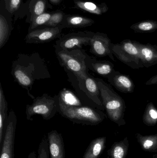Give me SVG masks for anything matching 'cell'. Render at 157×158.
<instances>
[{"instance_id": "1", "label": "cell", "mask_w": 157, "mask_h": 158, "mask_svg": "<svg viewBox=\"0 0 157 158\" xmlns=\"http://www.w3.org/2000/svg\"><path fill=\"white\" fill-rule=\"evenodd\" d=\"M11 74L16 82L27 90L29 95L32 98L34 97L29 91L35 81L51 77L45 61L38 53L19 54L13 63Z\"/></svg>"}, {"instance_id": "2", "label": "cell", "mask_w": 157, "mask_h": 158, "mask_svg": "<svg viewBox=\"0 0 157 158\" xmlns=\"http://www.w3.org/2000/svg\"><path fill=\"white\" fill-rule=\"evenodd\" d=\"M96 79L108 117L119 126L125 125L124 118L126 107L124 100L108 84L101 79Z\"/></svg>"}, {"instance_id": "3", "label": "cell", "mask_w": 157, "mask_h": 158, "mask_svg": "<svg viewBox=\"0 0 157 158\" xmlns=\"http://www.w3.org/2000/svg\"><path fill=\"white\" fill-rule=\"evenodd\" d=\"M59 99V98H58ZM65 118L74 123L96 125L104 121L106 115L100 110L88 106H69L59 101V110Z\"/></svg>"}, {"instance_id": "4", "label": "cell", "mask_w": 157, "mask_h": 158, "mask_svg": "<svg viewBox=\"0 0 157 158\" xmlns=\"http://www.w3.org/2000/svg\"><path fill=\"white\" fill-rule=\"evenodd\" d=\"M55 53L61 65L73 73L78 80H84L87 77L88 68L85 63L87 54L84 51L55 48Z\"/></svg>"}, {"instance_id": "5", "label": "cell", "mask_w": 157, "mask_h": 158, "mask_svg": "<svg viewBox=\"0 0 157 158\" xmlns=\"http://www.w3.org/2000/svg\"><path fill=\"white\" fill-rule=\"evenodd\" d=\"M139 42L125 40L119 44H112V54L117 59L133 69L144 67L140 56Z\"/></svg>"}, {"instance_id": "6", "label": "cell", "mask_w": 157, "mask_h": 158, "mask_svg": "<svg viewBox=\"0 0 157 158\" xmlns=\"http://www.w3.org/2000/svg\"><path fill=\"white\" fill-rule=\"evenodd\" d=\"M59 110L58 97H52L47 94L41 97L36 98L31 105L26 107V118L31 120V117L35 115H40L44 119L48 120L53 118Z\"/></svg>"}, {"instance_id": "7", "label": "cell", "mask_w": 157, "mask_h": 158, "mask_svg": "<svg viewBox=\"0 0 157 158\" xmlns=\"http://www.w3.org/2000/svg\"><path fill=\"white\" fill-rule=\"evenodd\" d=\"M94 33L90 31L69 33L56 41L55 48L67 50L82 49L83 46L90 45Z\"/></svg>"}, {"instance_id": "8", "label": "cell", "mask_w": 157, "mask_h": 158, "mask_svg": "<svg viewBox=\"0 0 157 158\" xmlns=\"http://www.w3.org/2000/svg\"><path fill=\"white\" fill-rule=\"evenodd\" d=\"M17 123L15 113L9 112L6 121V129L0 158H14V143Z\"/></svg>"}, {"instance_id": "9", "label": "cell", "mask_w": 157, "mask_h": 158, "mask_svg": "<svg viewBox=\"0 0 157 158\" xmlns=\"http://www.w3.org/2000/svg\"><path fill=\"white\" fill-rule=\"evenodd\" d=\"M63 27H56L35 29L29 31L25 38L27 44H42L49 42L61 36Z\"/></svg>"}, {"instance_id": "10", "label": "cell", "mask_w": 157, "mask_h": 158, "mask_svg": "<svg viewBox=\"0 0 157 158\" xmlns=\"http://www.w3.org/2000/svg\"><path fill=\"white\" fill-rule=\"evenodd\" d=\"M112 43L107 34L100 32L94 33L90 41V52L98 57L108 56L115 61L111 46Z\"/></svg>"}, {"instance_id": "11", "label": "cell", "mask_w": 157, "mask_h": 158, "mask_svg": "<svg viewBox=\"0 0 157 158\" xmlns=\"http://www.w3.org/2000/svg\"><path fill=\"white\" fill-rule=\"evenodd\" d=\"M107 79L111 85L121 93L131 94L134 92V83L128 75L114 70Z\"/></svg>"}, {"instance_id": "12", "label": "cell", "mask_w": 157, "mask_h": 158, "mask_svg": "<svg viewBox=\"0 0 157 158\" xmlns=\"http://www.w3.org/2000/svg\"><path fill=\"white\" fill-rule=\"evenodd\" d=\"M85 63L88 69L106 78L115 70L114 64L110 61L97 60L95 57L88 56V55Z\"/></svg>"}, {"instance_id": "13", "label": "cell", "mask_w": 157, "mask_h": 158, "mask_svg": "<svg viewBox=\"0 0 157 158\" xmlns=\"http://www.w3.org/2000/svg\"><path fill=\"white\" fill-rule=\"evenodd\" d=\"M51 158H65L64 144L61 134L53 131L48 134Z\"/></svg>"}, {"instance_id": "14", "label": "cell", "mask_w": 157, "mask_h": 158, "mask_svg": "<svg viewBox=\"0 0 157 158\" xmlns=\"http://www.w3.org/2000/svg\"><path fill=\"white\" fill-rule=\"evenodd\" d=\"M85 88L87 95L96 104L97 108L100 110H104L105 108L102 104L100 91L96 78L89 74L84 80Z\"/></svg>"}, {"instance_id": "15", "label": "cell", "mask_w": 157, "mask_h": 158, "mask_svg": "<svg viewBox=\"0 0 157 158\" xmlns=\"http://www.w3.org/2000/svg\"><path fill=\"white\" fill-rule=\"evenodd\" d=\"M141 61L144 67L148 68L157 64V45L138 44Z\"/></svg>"}, {"instance_id": "16", "label": "cell", "mask_w": 157, "mask_h": 158, "mask_svg": "<svg viewBox=\"0 0 157 158\" xmlns=\"http://www.w3.org/2000/svg\"><path fill=\"white\" fill-rule=\"evenodd\" d=\"M95 21L86 17L76 15H65L61 25L64 28H82L89 27Z\"/></svg>"}, {"instance_id": "17", "label": "cell", "mask_w": 157, "mask_h": 158, "mask_svg": "<svg viewBox=\"0 0 157 158\" xmlns=\"http://www.w3.org/2000/svg\"><path fill=\"white\" fill-rule=\"evenodd\" d=\"M106 141L105 136L94 139L89 144L83 158H98L105 149Z\"/></svg>"}, {"instance_id": "18", "label": "cell", "mask_w": 157, "mask_h": 158, "mask_svg": "<svg viewBox=\"0 0 157 158\" xmlns=\"http://www.w3.org/2000/svg\"><path fill=\"white\" fill-rule=\"evenodd\" d=\"M76 8L96 15H101L107 12L108 7L105 3L97 5L90 2L74 0Z\"/></svg>"}, {"instance_id": "19", "label": "cell", "mask_w": 157, "mask_h": 158, "mask_svg": "<svg viewBox=\"0 0 157 158\" xmlns=\"http://www.w3.org/2000/svg\"><path fill=\"white\" fill-rule=\"evenodd\" d=\"M129 143L128 137L119 142H115L108 151L110 158H126L128 154Z\"/></svg>"}, {"instance_id": "20", "label": "cell", "mask_w": 157, "mask_h": 158, "mask_svg": "<svg viewBox=\"0 0 157 158\" xmlns=\"http://www.w3.org/2000/svg\"><path fill=\"white\" fill-rule=\"evenodd\" d=\"M135 137L143 150L146 152H157V134L143 135L137 133Z\"/></svg>"}, {"instance_id": "21", "label": "cell", "mask_w": 157, "mask_h": 158, "mask_svg": "<svg viewBox=\"0 0 157 158\" xmlns=\"http://www.w3.org/2000/svg\"><path fill=\"white\" fill-rule=\"evenodd\" d=\"M59 101L65 106H82L79 98L73 93L68 90L64 89L61 91L58 96Z\"/></svg>"}, {"instance_id": "22", "label": "cell", "mask_w": 157, "mask_h": 158, "mask_svg": "<svg viewBox=\"0 0 157 158\" xmlns=\"http://www.w3.org/2000/svg\"><path fill=\"white\" fill-rule=\"evenodd\" d=\"M143 122L148 126H153L157 123V108L152 102L147 105L143 117Z\"/></svg>"}, {"instance_id": "23", "label": "cell", "mask_w": 157, "mask_h": 158, "mask_svg": "<svg viewBox=\"0 0 157 158\" xmlns=\"http://www.w3.org/2000/svg\"><path fill=\"white\" fill-rule=\"evenodd\" d=\"M8 104L6 100L1 84H0V145L2 144L5 121L7 116Z\"/></svg>"}, {"instance_id": "24", "label": "cell", "mask_w": 157, "mask_h": 158, "mask_svg": "<svg viewBox=\"0 0 157 158\" xmlns=\"http://www.w3.org/2000/svg\"><path fill=\"white\" fill-rule=\"evenodd\" d=\"M131 28L139 33L154 32L157 29V22L152 20L142 21L134 24Z\"/></svg>"}, {"instance_id": "25", "label": "cell", "mask_w": 157, "mask_h": 158, "mask_svg": "<svg viewBox=\"0 0 157 158\" xmlns=\"http://www.w3.org/2000/svg\"><path fill=\"white\" fill-rule=\"evenodd\" d=\"M9 25L5 18L0 15V49L4 47L10 36Z\"/></svg>"}, {"instance_id": "26", "label": "cell", "mask_w": 157, "mask_h": 158, "mask_svg": "<svg viewBox=\"0 0 157 158\" xmlns=\"http://www.w3.org/2000/svg\"><path fill=\"white\" fill-rule=\"evenodd\" d=\"M52 15V14L50 13H44L32 19L31 26L29 28L30 31L35 29L40 26L45 25L49 20Z\"/></svg>"}, {"instance_id": "27", "label": "cell", "mask_w": 157, "mask_h": 158, "mask_svg": "<svg viewBox=\"0 0 157 158\" xmlns=\"http://www.w3.org/2000/svg\"><path fill=\"white\" fill-rule=\"evenodd\" d=\"M65 15L62 12H56L52 14L49 20L45 24V26L51 27H58L60 24H61Z\"/></svg>"}, {"instance_id": "28", "label": "cell", "mask_w": 157, "mask_h": 158, "mask_svg": "<svg viewBox=\"0 0 157 158\" xmlns=\"http://www.w3.org/2000/svg\"><path fill=\"white\" fill-rule=\"evenodd\" d=\"M46 138H43L40 144L38 158H49V145Z\"/></svg>"}, {"instance_id": "29", "label": "cell", "mask_w": 157, "mask_h": 158, "mask_svg": "<svg viewBox=\"0 0 157 158\" xmlns=\"http://www.w3.org/2000/svg\"><path fill=\"white\" fill-rule=\"evenodd\" d=\"M45 8H46V6H45V2L42 0L38 1L34 5L32 19L37 16L39 15L44 13Z\"/></svg>"}, {"instance_id": "30", "label": "cell", "mask_w": 157, "mask_h": 158, "mask_svg": "<svg viewBox=\"0 0 157 158\" xmlns=\"http://www.w3.org/2000/svg\"><path fill=\"white\" fill-rule=\"evenodd\" d=\"M6 9L10 13H13L19 7L21 0H4Z\"/></svg>"}, {"instance_id": "31", "label": "cell", "mask_w": 157, "mask_h": 158, "mask_svg": "<svg viewBox=\"0 0 157 158\" xmlns=\"http://www.w3.org/2000/svg\"><path fill=\"white\" fill-rule=\"evenodd\" d=\"M157 84V75L151 77L145 83L147 85H152Z\"/></svg>"}, {"instance_id": "32", "label": "cell", "mask_w": 157, "mask_h": 158, "mask_svg": "<svg viewBox=\"0 0 157 158\" xmlns=\"http://www.w3.org/2000/svg\"><path fill=\"white\" fill-rule=\"evenodd\" d=\"M49 1L53 4L58 5L60 4L62 0H49Z\"/></svg>"}, {"instance_id": "33", "label": "cell", "mask_w": 157, "mask_h": 158, "mask_svg": "<svg viewBox=\"0 0 157 158\" xmlns=\"http://www.w3.org/2000/svg\"><path fill=\"white\" fill-rule=\"evenodd\" d=\"M28 158H36V155H35V153H34V152L31 153L30 155H29Z\"/></svg>"}]
</instances>
